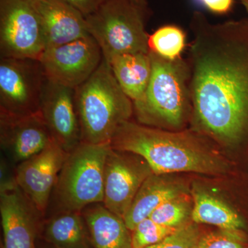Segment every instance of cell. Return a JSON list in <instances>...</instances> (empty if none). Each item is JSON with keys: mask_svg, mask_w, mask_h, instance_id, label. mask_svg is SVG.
I'll return each instance as SVG.
<instances>
[{"mask_svg": "<svg viewBox=\"0 0 248 248\" xmlns=\"http://www.w3.org/2000/svg\"><path fill=\"white\" fill-rule=\"evenodd\" d=\"M190 29L194 128L237 144L248 136V17L214 24L195 11Z\"/></svg>", "mask_w": 248, "mask_h": 248, "instance_id": "1", "label": "cell"}, {"mask_svg": "<svg viewBox=\"0 0 248 248\" xmlns=\"http://www.w3.org/2000/svg\"><path fill=\"white\" fill-rule=\"evenodd\" d=\"M111 148L138 155L158 175L191 172L218 174L226 164L192 132L169 131L129 120L119 127Z\"/></svg>", "mask_w": 248, "mask_h": 248, "instance_id": "2", "label": "cell"}, {"mask_svg": "<svg viewBox=\"0 0 248 248\" xmlns=\"http://www.w3.org/2000/svg\"><path fill=\"white\" fill-rule=\"evenodd\" d=\"M152 75L143 97L133 102L138 123L179 130L192 111L190 67L187 60H169L150 51Z\"/></svg>", "mask_w": 248, "mask_h": 248, "instance_id": "3", "label": "cell"}, {"mask_svg": "<svg viewBox=\"0 0 248 248\" xmlns=\"http://www.w3.org/2000/svg\"><path fill=\"white\" fill-rule=\"evenodd\" d=\"M75 101L84 143H110L119 127L134 113L133 101L104 58L92 76L75 89Z\"/></svg>", "mask_w": 248, "mask_h": 248, "instance_id": "4", "label": "cell"}, {"mask_svg": "<svg viewBox=\"0 0 248 248\" xmlns=\"http://www.w3.org/2000/svg\"><path fill=\"white\" fill-rule=\"evenodd\" d=\"M110 143H81L70 152L59 174L50 200L57 213L81 212L104 198V166Z\"/></svg>", "mask_w": 248, "mask_h": 248, "instance_id": "5", "label": "cell"}, {"mask_svg": "<svg viewBox=\"0 0 248 248\" xmlns=\"http://www.w3.org/2000/svg\"><path fill=\"white\" fill-rule=\"evenodd\" d=\"M148 11L129 0H107L85 17L88 32L108 63L117 55L149 53V35L145 29Z\"/></svg>", "mask_w": 248, "mask_h": 248, "instance_id": "6", "label": "cell"}, {"mask_svg": "<svg viewBox=\"0 0 248 248\" xmlns=\"http://www.w3.org/2000/svg\"><path fill=\"white\" fill-rule=\"evenodd\" d=\"M46 40L32 0H0V58L40 60Z\"/></svg>", "mask_w": 248, "mask_h": 248, "instance_id": "7", "label": "cell"}, {"mask_svg": "<svg viewBox=\"0 0 248 248\" xmlns=\"http://www.w3.org/2000/svg\"><path fill=\"white\" fill-rule=\"evenodd\" d=\"M45 80L40 60L0 58V115L40 112Z\"/></svg>", "mask_w": 248, "mask_h": 248, "instance_id": "8", "label": "cell"}, {"mask_svg": "<svg viewBox=\"0 0 248 248\" xmlns=\"http://www.w3.org/2000/svg\"><path fill=\"white\" fill-rule=\"evenodd\" d=\"M102 60L100 47L89 35L46 48L40 62L46 79L76 89L92 76Z\"/></svg>", "mask_w": 248, "mask_h": 248, "instance_id": "9", "label": "cell"}, {"mask_svg": "<svg viewBox=\"0 0 248 248\" xmlns=\"http://www.w3.org/2000/svg\"><path fill=\"white\" fill-rule=\"evenodd\" d=\"M153 174L141 156L110 146L104 166V206L124 219L142 184Z\"/></svg>", "mask_w": 248, "mask_h": 248, "instance_id": "10", "label": "cell"}, {"mask_svg": "<svg viewBox=\"0 0 248 248\" xmlns=\"http://www.w3.org/2000/svg\"><path fill=\"white\" fill-rule=\"evenodd\" d=\"M68 153L53 141L16 168L15 179L17 186L42 215L46 212Z\"/></svg>", "mask_w": 248, "mask_h": 248, "instance_id": "11", "label": "cell"}, {"mask_svg": "<svg viewBox=\"0 0 248 248\" xmlns=\"http://www.w3.org/2000/svg\"><path fill=\"white\" fill-rule=\"evenodd\" d=\"M0 214L3 248H36L41 215L16 179L1 184Z\"/></svg>", "mask_w": 248, "mask_h": 248, "instance_id": "12", "label": "cell"}, {"mask_svg": "<svg viewBox=\"0 0 248 248\" xmlns=\"http://www.w3.org/2000/svg\"><path fill=\"white\" fill-rule=\"evenodd\" d=\"M40 112L53 141L70 153L82 142L75 89L46 79Z\"/></svg>", "mask_w": 248, "mask_h": 248, "instance_id": "13", "label": "cell"}, {"mask_svg": "<svg viewBox=\"0 0 248 248\" xmlns=\"http://www.w3.org/2000/svg\"><path fill=\"white\" fill-rule=\"evenodd\" d=\"M53 141L40 112L24 116L0 115L1 148L14 164L38 154Z\"/></svg>", "mask_w": 248, "mask_h": 248, "instance_id": "14", "label": "cell"}, {"mask_svg": "<svg viewBox=\"0 0 248 248\" xmlns=\"http://www.w3.org/2000/svg\"><path fill=\"white\" fill-rule=\"evenodd\" d=\"M40 16L46 48L89 36L86 18L62 0H32Z\"/></svg>", "mask_w": 248, "mask_h": 248, "instance_id": "15", "label": "cell"}, {"mask_svg": "<svg viewBox=\"0 0 248 248\" xmlns=\"http://www.w3.org/2000/svg\"><path fill=\"white\" fill-rule=\"evenodd\" d=\"M81 214L87 227L90 248H133L131 231L123 218L102 203L89 205Z\"/></svg>", "mask_w": 248, "mask_h": 248, "instance_id": "16", "label": "cell"}, {"mask_svg": "<svg viewBox=\"0 0 248 248\" xmlns=\"http://www.w3.org/2000/svg\"><path fill=\"white\" fill-rule=\"evenodd\" d=\"M163 176L151 174L142 184L124 217V221L130 231H133L140 222L149 218L151 214L165 202L186 193L182 184Z\"/></svg>", "mask_w": 248, "mask_h": 248, "instance_id": "17", "label": "cell"}, {"mask_svg": "<svg viewBox=\"0 0 248 248\" xmlns=\"http://www.w3.org/2000/svg\"><path fill=\"white\" fill-rule=\"evenodd\" d=\"M108 63L124 93L133 102L141 99L151 78L152 62L149 53L117 55Z\"/></svg>", "mask_w": 248, "mask_h": 248, "instance_id": "18", "label": "cell"}, {"mask_svg": "<svg viewBox=\"0 0 248 248\" xmlns=\"http://www.w3.org/2000/svg\"><path fill=\"white\" fill-rule=\"evenodd\" d=\"M47 244L60 248H90L89 233L81 212L56 213L45 223Z\"/></svg>", "mask_w": 248, "mask_h": 248, "instance_id": "19", "label": "cell"}, {"mask_svg": "<svg viewBox=\"0 0 248 248\" xmlns=\"http://www.w3.org/2000/svg\"><path fill=\"white\" fill-rule=\"evenodd\" d=\"M192 221L213 225L220 229H242V218L229 205L206 191L195 187L192 191Z\"/></svg>", "mask_w": 248, "mask_h": 248, "instance_id": "20", "label": "cell"}, {"mask_svg": "<svg viewBox=\"0 0 248 248\" xmlns=\"http://www.w3.org/2000/svg\"><path fill=\"white\" fill-rule=\"evenodd\" d=\"M186 46V34L177 25H164L149 35L150 51L169 60L182 58Z\"/></svg>", "mask_w": 248, "mask_h": 248, "instance_id": "21", "label": "cell"}, {"mask_svg": "<svg viewBox=\"0 0 248 248\" xmlns=\"http://www.w3.org/2000/svg\"><path fill=\"white\" fill-rule=\"evenodd\" d=\"M193 200L187 193L165 202L150 218L162 226L180 228L192 221Z\"/></svg>", "mask_w": 248, "mask_h": 248, "instance_id": "22", "label": "cell"}, {"mask_svg": "<svg viewBox=\"0 0 248 248\" xmlns=\"http://www.w3.org/2000/svg\"><path fill=\"white\" fill-rule=\"evenodd\" d=\"M179 228L162 226L147 218L131 232L133 248H146L161 242Z\"/></svg>", "mask_w": 248, "mask_h": 248, "instance_id": "23", "label": "cell"}, {"mask_svg": "<svg viewBox=\"0 0 248 248\" xmlns=\"http://www.w3.org/2000/svg\"><path fill=\"white\" fill-rule=\"evenodd\" d=\"M195 248H246L241 230L218 229L202 234Z\"/></svg>", "mask_w": 248, "mask_h": 248, "instance_id": "24", "label": "cell"}, {"mask_svg": "<svg viewBox=\"0 0 248 248\" xmlns=\"http://www.w3.org/2000/svg\"><path fill=\"white\" fill-rule=\"evenodd\" d=\"M202 234L197 223L192 221L161 242L146 248H195Z\"/></svg>", "mask_w": 248, "mask_h": 248, "instance_id": "25", "label": "cell"}, {"mask_svg": "<svg viewBox=\"0 0 248 248\" xmlns=\"http://www.w3.org/2000/svg\"><path fill=\"white\" fill-rule=\"evenodd\" d=\"M202 6L212 14L226 15L232 10L234 0H197Z\"/></svg>", "mask_w": 248, "mask_h": 248, "instance_id": "26", "label": "cell"}, {"mask_svg": "<svg viewBox=\"0 0 248 248\" xmlns=\"http://www.w3.org/2000/svg\"><path fill=\"white\" fill-rule=\"evenodd\" d=\"M78 10L85 17L95 12L107 0H62Z\"/></svg>", "mask_w": 248, "mask_h": 248, "instance_id": "27", "label": "cell"}, {"mask_svg": "<svg viewBox=\"0 0 248 248\" xmlns=\"http://www.w3.org/2000/svg\"><path fill=\"white\" fill-rule=\"evenodd\" d=\"M129 1H131L137 6H140L142 9L148 10V4L147 0H129Z\"/></svg>", "mask_w": 248, "mask_h": 248, "instance_id": "28", "label": "cell"}, {"mask_svg": "<svg viewBox=\"0 0 248 248\" xmlns=\"http://www.w3.org/2000/svg\"><path fill=\"white\" fill-rule=\"evenodd\" d=\"M248 14V0H239Z\"/></svg>", "mask_w": 248, "mask_h": 248, "instance_id": "29", "label": "cell"}, {"mask_svg": "<svg viewBox=\"0 0 248 248\" xmlns=\"http://www.w3.org/2000/svg\"><path fill=\"white\" fill-rule=\"evenodd\" d=\"M44 248H60L56 247V246H53V245L48 244V245H47L46 246H45V247Z\"/></svg>", "mask_w": 248, "mask_h": 248, "instance_id": "30", "label": "cell"}, {"mask_svg": "<svg viewBox=\"0 0 248 248\" xmlns=\"http://www.w3.org/2000/svg\"></svg>", "mask_w": 248, "mask_h": 248, "instance_id": "31", "label": "cell"}]
</instances>
